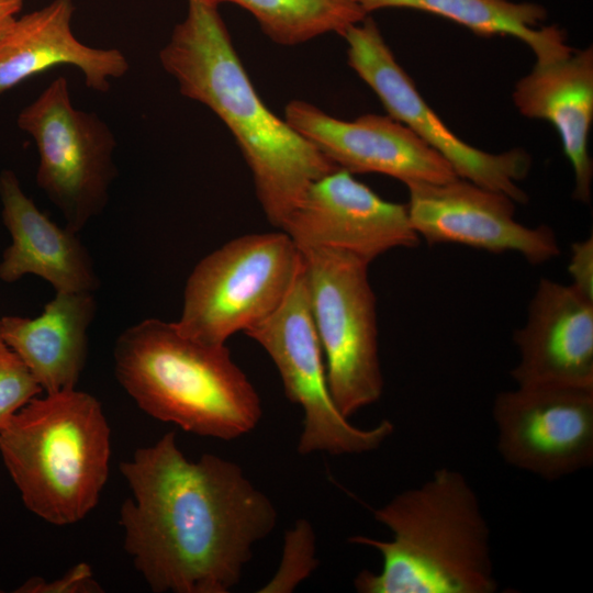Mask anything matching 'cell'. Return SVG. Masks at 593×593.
<instances>
[{"label": "cell", "mask_w": 593, "mask_h": 593, "mask_svg": "<svg viewBox=\"0 0 593 593\" xmlns=\"http://www.w3.org/2000/svg\"><path fill=\"white\" fill-rule=\"evenodd\" d=\"M132 495L123 547L156 593H228L277 524L272 501L235 462L188 459L169 432L120 465Z\"/></svg>", "instance_id": "1"}, {"label": "cell", "mask_w": 593, "mask_h": 593, "mask_svg": "<svg viewBox=\"0 0 593 593\" xmlns=\"http://www.w3.org/2000/svg\"><path fill=\"white\" fill-rule=\"evenodd\" d=\"M216 0H187V14L159 51L182 96L214 112L234 136L267 220L282 228L311 183L338 167L257 94Z\"/></svg>", "instance_id": "2"}, {"label": "cell", "mask_w": 593, "mask_h": 593, "mask_svg": "<svg viewBox=\"0 0 593 593\" xmlns=\"http://www.w3.org/2000/svg\"><path fill=\"white\" fill-rule=\"evenodd\" d=\"M392 538L363 535L354 545L377 550L378 572L360 571V593H494L499 583L491 552L490 527L480 500L458 470L443 467L415 488L395 494L372 511Z\"/></svg>", "instance_id": "3"}, {"label": "cell", "mask_w": 593, "mask_h": 593, "mask_svg": "<svg viewBox=\"0 0 593 593\" xmlns=\"http://www.w3.org/2000/svg\"><path fill=\"white\" fill-rule=\"evenodd\" d=\"M114 370L143 412L188 433L233 440L262 416L258 392L226 345L194 340L175 323L147 318L122 332Z\"/></svg>", "instance_id": "4"}, {"label": "cell", "mask_w": 593, "mask_h": 593, "mask_svg": "<svg viewBox=\"0 0 593 593\" xmlns=\"http://www.w3.org/2000/svg\"><path fill=\"white\" fill-rule=\"evenodd\" d=\"M0 455L31 513L71 525L96 507L108 481L111 429L87 392L40 394L0 429Z\"/></svg>", "instance_id": "5"}, {"label": "cell", "mask_w": 593, "mask_h": 593, "mask_svg": "<svg viewBox=\"0 0 593 593\" xmlns=\"http://www.w3.org/2000/svg\"><path fill=\"white\" fill-rule=\"evenodd\" d=\"M301 267L300 251L282 231L234 238L193 268L175 324L194 340L226 345L282 303Z\"/></svg>", "instance_id": "6"}, {"label": "cell", "mask_w": 593, "mask_h": 593, "mask_svg": "<svg viewBox=\"0 0 593 593\" xmlns=\"http://www.w3.org/2000/svg\"><path fill=\"white\" fill-rule=\"evenodd\" d=\"M300 254L328 389L337 410L349 418L383 392L369 262L331 248Z\"/></svg>", "instance_id": "7"}, {"label": "cell", "mask_w": 593, "mask_h": 593, "mask_svg": "<svg viewBox=\"0 0 593 593\" xmlns=\"http://www.w3.org/2000/svg\"><path fill=\"white\" fill-rule=\"evenodd\" d=\"M38 153L36 183L79 233L99 215L118 176L114 134L94 112L76 109L66 78L57 77L18 115Z\"/></svg>", "instance_id": "8"}, {"label": "cell", "mask_w": 593, "mask_h": 593, "mask_svg": "<svg viewBox=\"0 0 593 593\" xmlns=\"http://www.w3.org/2000/svg\"><path fill=\"white\" fill-rule=\"evenodd\" d=\"M245 334L266 350L281 377L287 398L303 411L299 454H365L378 449L393 434L394 425L388 419L371 428H360L337 410L328 389L303 264L282 303Z\"/></svg>", "instance_id": "9"}, {"label": "cell", "mask_w": 593, "mask_h": 593, "mask_svg": "<svg viewBox=\"0 0 593 593\" xmlns=\"http://www.w3.org/2000/svg\"><path fill=\"white\" fill-rule=\"evenodd\" d=\"M349 66L374 91L388 115L415 133L444 157L459 178L526 203L518 187L530 168L529 155L518 148L501 154L480 150L461 141L426 103L413 80L398 64L374 20L367 15L342 35Z\"/></svg>", "instance_id": "10"}, {"label": "cell", "mask_w": 593, "mask_h": 593, "mask_svg": "<svg viewBox=\"0 0 593 593\" xmlns=\"http://www.w3.org/2000/svg\"><path fill=\"white\" fill-rule=\"evenodd\" d=\"M492 417L511 467L552 481L593 465V389L517 385L495 395Z\"/></svg>", "instance_id": "11"}, {"label": "cell", "mask_w": 593, "mask_h": 593, "mask_svg": "<svg viewBox=\"0 0 593 593\" xmlns=\"http://www.w3.org/2000/svg\"><path fill=\"white\" fill-rule=\"evenodd\" d=\"M405 186L411 224L429 245L452 243L494 254L513 251L533 265L560 254L553 230L515 221V202L505 193L459 177L441 183Z\"/></svg>", "instance_id": "12"}, {"label": "cell", "mask_w": 593, "mask_h": 593, "mask_svg": "<svg viewBox=\"0 0 593 593\" xmlns=\"http://www.w3.org/2000/svg\"><path fill=\"white\" fill-rule=\"evenodd\" d=\"M281 231L299 251L337 249L369 264L393 248H413L421 239L406 204L382 199L342 168L309 186Z\"/></svg>", "instance_id": "13"}, {"label": "cell", "mask_w": 593, "mask_h": 593, "mask_svg": "<svg viewBox=\"0 0 593 593\" xmlns=\"http://www.w3.org/2000/svg\"><path fill=\"white\" fill-rule=\"evenodd\" d=\"M284 120L350 174L387 175L404 184L441 183L458 177L444 157L389 115L365 114L344 121L306 101L292 100L286 105Z\"/></svg>", "instance_id": "14"}, {"label": "cell", "mask_w": 593, "mask_h": 593, "mask_svg": "<svg viewBox=\"0 0 593 593\" xmlns=\"http://www.w3.org/2000/svg\"><path fill=\"white\" fill-rule=\"evenodd\" d=\"M513 342L517 385L593 389V300L571 284L541 278Z\"/></svg>", "instance_id": "15"}, {"label": "cell", "mask_w": 593, "mask_h": 593, "mask_svg": "<svg viewBox=\"0 0 593 593\" xmlns=\"http://www.w3.org/2000/svg\"><path fill=\"white\" fill-rule=\"evenodd\" d=\"M2 221L11 244L0 261V280L41 277L56 292H93L100 281L78 233L60 227L41 212L9 169L0 172Z\"/></svg>", "instance_id": "16"}, {"label": "cell", "mask_w": 593, "mask_h": 593, "mask_svg": "<svg viewBox=\"0 0 593 593\" xmlns=\"http://www.w3.org/2000/svg\"><path fill=\"white\" fill-rule=\"evenodd\" d=\"M72 0H53L15 19L0 36V97L27 78L54 67H77L86 86L98 92L110 89V79L130 69L118 48H97L81 43L71 31Z\"/></svg>", "instance_id": "17"}, {"label": "cell", "mask_w": 593, "mask_h": 593, "mask_svg": "<svg viewBox=\"0 0 593 593\" xmlns=\"http://www.w3.org/2000/svg\"><path fill=\"white\" fill-rule=\"evenodd\" d=\"M513 101L526 118L550 122L574 174L573 197L591 200L593 164L589 135L593 121V49L572 51L553 63L537 65L518 80Z\"/></svg>", "instance_id": "18"}, {"label": "cell", "mask_w": 593, "mask_h": 593, "mask_svg": "<svg viewBox=\"0 0 593 593\" xmlns=\"http://www.w3.org/2000/svg\"><path fill=\"white\" fill-rule=\"evenodd\" d=\"M96 310L91 292H56L37 317H0L1 336L43 392L72 390L86 365Z\"/></svg>", "instance_id": "19"}, {"label": "cell", "mask_w": 593, "mask_h": 593, "mask_svg": "<svg viewBox=\"0 0 593 593\" xmlns=\"http://www.w3.org/2000/svg\"><path fill=\"white\" fill-rule=\"evenodd\" d=\"M365 12L387 8L419 10L446 18L475 34L514 36L533 51L537 65L568 56L573 49L556 25L537 27L546 18L544 7L508 0H359Z\"/></svg>", "instance_id": "20"}, {"label": "cell", "mask_w": 593, "mask_h": 593, "mask_svg": "<svg viewBox=\"0 0 593 593\" xmlns=\"http://www.w3.org/2000/svg\"><path fill=\"white\" fill-rule=\"evenodd\" d=\"M249 12L275 43L296 45L326 33H343L368 14L359 0H216Z\"/></svg>", "instance_id": "21"}, {"label": "cell", "mask_w": 593, "mask_h": 593, "mask_svg": "<svg viewBox=\"0 0 593 593\" xmlns=\"http://www.w3.org/2000/svg\"><path fill=\"white\" fill-rule=\"evenodd\" d=\"M317 564L314 529L309 521L298 519L284 534L282 559L277 572L258 592H292Z\"/></svg>", "instance_id": "22"}, {"label": "cell", "mask_w": 593, "mask_h": 593, "mask_svg": "<svg viewBox=\"0 0 593 593\" xmlns=\"http://www.w3.org/2000/svg\"><path fill=\"white\" fill-rule=\"evenodd\" d=\"M42 393L40 384L0 332V429L18 410Z\"/></svg>", "instance_id": "23"}, {"label": "cell", "mask_w": 593, "mask_h": 593, "mask_svg": "<svg viewBox=\"0 0 593 593\" xmlns=\"http://www.w3.org/2000/svg\"><path fill=\"white\" fill-rule=\"evenodd\" d=\"M18 592L23 593H99L101 585L85 562H80L58 579L46 581L42 578L27 580Z\"/></svg>", "instance_id": "24"}, {"label": "cell", "mask_w": 593, "mask_h": 593, "mask_svg": "<svg viewBox=\"0 0 593 593\" xmlns=\"http://www.w3.org/2000/svg\"><path fill=\"white\" fill-rule=\"evenodd\" d=\"M568 272L571 286L586 298L593 300V237L571 245Z\"/></svg>", "instance_id": "25"}, {"label": "cell", "mask_w": 593, "mask_h": 593, "mask_svg": "<svg viewBox=\"0 0 593 593\" xmlns=\"http://www.w3.org/2000/svg\"><path fill=\"white\" fill-rule=\"evenodd\" d=\"M22 7L23 0H0V36L14 22Z\"/></svg>", "instance_id": "26"}]
</instances>
